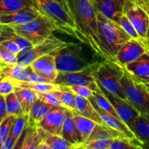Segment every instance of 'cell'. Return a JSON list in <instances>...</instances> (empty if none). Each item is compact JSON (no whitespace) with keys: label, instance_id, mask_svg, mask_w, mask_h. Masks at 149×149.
Masks as SVG:
<instances>
[{"label":"cell","instance_id":"6da1fadb","mask_svg":"<svg viewBox=\"0 0 149 149\" xmlns=\"http://www.w3.org/2000/svg\"><path fill=\"white\" fill-rule=\"evenodd\" d=\"M77 31V39L103 59L98 37L97 12L94 0H64Z\"/></svg>","mask_w":149,"mask_h":149},{"label":"cell","instance_id":"7a4b0ae2","mask_svg":"<svg viewBox=\"0 0 149 149\" xmlns=\"http://www.w3.org/2000/svg\"><path fill=\"white\" fill-rule=\"evenodd\" d=\"M97 23L100 47L103 60L113 61L118 51L132 37L119 23L107 18L99 12Z\"/></svg>","mask_w":149,"mask_h":149},{"label":"cell","instance_id":"3957f363","mask_svg":"<svg viewBox=\"0 0 149 149\" xmlns=\"http://www.w3.org/2000/svg\"><path fill=\"white\" fill-rule=\"evenodd\" d=\"M125 71V68L115 61L104 60L103 62L96 63L93 74L101 88L127 100L122 85Z\"/></svg>","mask_w":149,"mask_h":149},{"label":"cell","instance_id":"277c9868","mask_svg":"<svg viewBox=\"0 0 149 149\" xmlns=\"http://www.w3.org/2000/svg\"><path fill=\"white\" fill-rule=\"evenodd\" d=\"M41 13L50 19L58 31L77 39L75 23L65 3L56 0H33Z\"/></svg>","mask_w":149,"mask_h":149},{"label":"cell","instance_id":"5b68a950","mask_svg":"<svg viewBox=\"0 0 149 149\" xmlns=\"http://www.w3.org/2000/svg\"><path fill=\"white\" fill-rule=\"evenodd\" d=\"M52 53L55 57L57 69L61 73L83 71L90 68L95 63L87 59L81 45L74 42H70Z\"/></svg>","mask_w":149,"mask_h":149},{"label":"cell","instance_id":"8992f818","mask_svg":"<svg viewBox=\"0 0 149 149\" xmlns=\"http://www.w3.org/2000/svg\"><path fill=\"white\" fill-rule=\"evenodd\" d=\"M11 26L18 34L26 38L33 45L44 42L53 35L54 32L58 31L55 23L42 13L27 23Z\"/></svg>","mask_w":149,"mask_h":149},{"label":"cell","instance_id":"52a82bcc","mask_svg":"<svg viewBox=\"0 0 149 149\" xmlns=\"http://www.w3.org/2000/svg\"><path fill=\"white\" fill-rule=\"evenodd\" d=\"M122 85L127 100L140 113H149V93L146 86L135 79L126 70L122 78Z\"/></svg>","mask_w":149,"mask_h":149},{"label":"cell","instance_id":"ba28073f","mask_svg":"<svg viewBox=\"0 0 149 149\" xmlns=\"http://www.w3.org/2000/svg\"><path fill=\"white\" fill-rule=\"evenodd\" d=\"M69 43L52 35L44 42L34 45L29 50L19 54L17 55V64L22 66H29L37 58L47 54L52 53L56 49L66 46Z\"/></svg>","mask_w":149,"mask_h":149},{"label":"cell","instance_id":"9c48e42d","mask_svg":"<svg viewBox=\"0 0 149 149\" xmlns=\"http://www.w3.org/2000/svg\"><path fill=\"white\" fill-rule=\"evenodd\" d=\"M97 61L87 69L71 73L59 72L55 83L61 86H85L94 92H100V86L93 76V71Z\"/></svg>","mask_w":149,"mask_h":149},{"label":"cell","instance_id":"30bf717a","mask_svg":"<svg viewBox=\"0 0 149 149\" xmlns=\"http://www.w3.org/2000/svg\"><path fill=\"white\" fill-rule=\"evenodd\" d=\"M125 14L132 23L141 39L147 42L149 16L145 8L138 3L127 0Z\"/></svg>","mask_w":149,"mask_h":149},{"label":"cell","instance_id":"8fae6325","mask_svg":"<svg viewBox=\"0 0 149 149\" xmlns=\"http://www.w3.org/2000/svg\"><path fill=\"white\" fill-rule=\"evenodd\" d=\"M148 50L149 47L146 42L141 39L132 38L118 51L113 61L121 66L125 67Z\"/></svg>","mask_w":149,"mask_h":149},{"label":"cell","instance_id":"7c38bea8","mask_svg":"<svg viewBox=\"0 0 149 149\" xmlns=\"http://www.w3.org/2000/svg\"><path fill=\"white\" fill-rule=\"evenodd\" d=\"M0 77L10 79L13 82L16 81H31V82H47L44 79L36 75L31 65L22 66L18 64L0 65Z\"/></svg>","mask_w":149,"mask_h":149},{"label":"cell","instance_id":"4fadbf2b","mask_svg":"<svg viewBox=\"0 0 149 149\" xmlns=\"http://www.w3.org/2000/svg\"><path fill=\"white\" fill-rule=\"evenodd\" d=\"M100 89L113 106L119 118L130 127L141 115L140 112L130 103L128 100L122 98L101 87Z\"/></svg>","mask_w":149,"mask_h":149},{"label":"cell","instance_id":"5bb4252c","mask_svg":"<svg viewBox=\"0 0 149 149\" xmlns=\"http://www.w3.org/2000/svg\"><path fill=\"white\" fill-rule=\"evenodd\" d=\"M32 70L47 82L55 83L59 71L57 69L55 57L52 53L47 54L35 60L30 64Z\"/></svg>","mask_w":149,"mask_h":149},{"label":"cell","instance_id":"9a60e30c","mask_svg":"<svg viewBox=\"0 0 149 149\" xmlns=\"http://www.w3.org/2000/svg\"><path fill=\"white\" fill-rule=\"evenodd\" d=\"M66 111L67 109L62 106H54L39 122L38 127L49 134L62 136Z\"/></svg>","mask_w":149,"mask_h":149},{"label":"cell","instance_id":"2e32d148","mask_svg":"<svg viewBox=\"0 0 149 149\" xmlns=\"http://www.w3.org/2000/svg\"><path fill=\"white\" fill-rule=\"evenodd\" d=\"M41 14V12L36 5L23 7L16 11L0 15V24L20 25L27 23Z\"/></svg>","mask_w":149,"mask_h":149},{"label":"cell","instance_id":"e0dca14e","mask_svg":"<svg viewBox=\"0 0 149 149\" xmlns=\"http://www.w3.org/2000/svg\"><path fill=\"white\" fill-rule=\"evenodd\" d=\"M127 0H97L94 1L97 12L107 18L119 23L125 14Z\"/></svg>","mask_w":149,"mask_h":149},{"label":"cell","instance_id":"ac0fdd59","mask_svg":"<svg viewBox=\"0 0 149 149\" xmlns=\"http://www.w3.org/2000/svg\"><path fill=\"white\" fill-rule=\"evenodd\" d=\"M89 100L91 101V103H93V105L94 106V107L95 108V109L97 110V111L98 112L99 114L101 116L102 119H103V122L106 125L110 127L113 128V129L119 131L120 132H122V134L127 136L129 138H132V139H135L137 138L135 137V134L132 132V131L131 130L130 128L119 117H116V116H113V115L110 114V113H107L106 111H105L104 110L101 109L100 107H99L98 105L96 103L95 100L93 98V96L92 97H90Z\"/></svg>","mask_w":149,"mask_h":149},{"label":"cell","instance_id":"d6986e66","mask_svg":"<svg viewBox=\"0 0 149 149\" xmlns=\"http://www.w3.org/2000/svg\"><path fill=\"white\" fill-rule=\"evenodd\" d=\"M45 133L46 131L39 127H28L25 130V135L21 143L17 144L15 148L37 149L44 141Z\"/></svg>","mask_w":149,"mask_h":149},{"label":"cell","instance_id":"ffe728a7","mask_svg":"<svg viewBox=\"0 0 149 149\" xmlns=\"http://www.w3.org/2000/svg\"><path fill=\"white\" fill-rule=\"evenodd\" d=\"M62 137L71 143L78 146L79 148H82L84 143L74 122L72 111L68 109L66 111L65 121L63 127Z\"/></svg>","mask_w":149,"mask_h":149},{"label":"cell","instance_id":"44dd1931","mask_svg":"<svg viewBox=\"0 0 149 149\" xmlns=\"http://www.w3.org/2000/svg\"><path fill=\"white\" fill-rule=\"evenodd\" d=\"M124 68L136 79L149 78V50Z\"/></svg>","mask_w":149,"mask_h":149},{"label":"cell","instance_id":"7402d4cb","mask_svg":"<svg viewBox=\"0 0 149 149\" xmlns=\"http://www.w3.org/2000/svg\"><path fill=\"white\" fill-rule=\"evenodd\" d=\"M3 40H11L16 42L20 48V54L34 46L26 38L18 34L10 25L0 24V42Z\"/></svg>","mask_w":149,"mask_h":149},{"label":"cell","instance_id":"603a6c76","mask_svg":"<svg viewBox=\"0 0 149 149\" xmlns=\"http://www.w3.org/2000/svg\"><path fill=\"white\" fill-rule=\"evenodd\" d=\"M74 111L91 119L99 125H105L101 116L89 99L77 95L76 109Z\"/></svg>","mask_w":149,"mask_h":149},{"label":"cell","instance_id":"cb8c5ba5","mask_svg":"<svg viewBox=\"0 0 149 149\" xmlns=\"http://www.w3.org/2000/svg\"><path fill=\"white\" fill-rule=\"evenodd\" d=\"M54 106L39 98L31 109L28 116V127H38L39 122L50 111Z\"/></svg>","mask_w":149,"mask_h":149},{"label":"cell","instance_id":"d4e9b609","mask_svg":"<svg viewBox=\"0 0 149 149\" xmlns=\"http://www.w3.org/2000/svg\"><path fill=\"white\" fill-rule=\"evenodd\" d=\"M143 146V148L149 149V121L140 115L130 127Z\"/></svg>","mask_w":149,"mask_h":149},{"label":"cell","instance_id":"484cf974","mask_svg":"<svg viewBox=\"0 0 149 149\" xmlns=\"http://www.w3.org/2000/svg\"><path fill=\"white\" fill-rule=\"evenodd\" d=\"M74 120L77 127L81 135L83 143H86L91 135L92 132L94 130L97 123L82 115L79 114L77 112L72 111Z\"/></svg>","mask_w":149,"mask_h":149},{"label":"cell","instance_id":"4316f807","mask_svg":"<svg viewBox=\"0 0 149 149\" xmlns=\"http://www.w3.org/2000/svg\"><path fill=\"white\" fill-rule=\"evenodd\" d=\"M14 92L20 100L23 114L29 115L31 107L36 101V100L39 98L38 93L30 89L19 87H15Z\"/></svg>","mask_w":149,"mask_h":149},{"label":"cell","instance_id":"83f0119b","mask_svg":"<svg viewBox=\"0 0 149 149\" xmlns=\"http://www.w3.org/2000/svg\"><path fill=\"white\" fill-rule=\"evenodd\" d=\"M124 136H125L124 134L113 128L110 127L106 125H103L97 124L87 142L94 141V140H113L115 138Z\"/></svg>","mask_w":149,"mask_h":149},{"label":"cell","instance_id":"f1b7e54d","mask_svg":"<svg viewBox=\"0 0 149 149\" xmlns=\"http://www.w3.org/2000/svg\"><path fill=\"white\" fill-rule=\"evenodd\" d=\"M15 87L30 89L36 93H46L61 90V85L50 82H31V81H16L13 82Z\"/></svg>","mask_w":149,"mask_h":149},{"label":"cell","instance_id":"f546056e","mask_svg":"<svg viewBox=\"0 0 149 149\" xmlns=\"http://www.w3.org/2000/svg\"><path fill=\"white\" fill-rule=\"evenodd\" d=\"M61 90L54 91L55 94L59 98L61 105L63 107L71 111H75L77 95L74 94L68 87L61 86Z\"/></svg>","mask_w":149,"mask_h":149},{"label":"cell","instance_id":"4dcf8cb0","mask_svg":"<svg viewBox=\"0 0 149 149\" xmlns=\"http://www.w3.org/2000/svg\"><path fill=\"white\" fill-rule=\"evenodd\" d=\"M43 141L46 143L49 149H79L78 146L71 143L62 136L52 135L47 132Z\"/></svg>","mask_w":149,"mask_h":149},{"label":"cell","instance_id":"1f68e13d","mask_svg":"<svg viewBox=\"0 0 149 149\" xmlns=\"http://www.w3.org/2000/svg\"><path fill=\"white\" fill-rule=\"evenodd\" d=\"M33 5V0H0V15Z\"/></svg>","mask_w":149,"mask_h":149},{"label":"cell","instance_id":"d6a6232c","mask_svg":"<svg viewBox=\"0 0 149 149\" xmlns=\"http://www.w3.org/2000/svg\"><path fill=\"white\" fill-rule=\"evenodd\" d=\"M109 149H143L138 138L132 139L126 136L113 140Z\"/></svg>","mask_w":149,"mask_h":149},{"label":"cell","instance_id":"836d02e7","mask_svg":"<svg viewBox=\"0 0 149 149\" xmlns=\"http://www.w3.org/2000/svg\"><path fill=\"white\" fill-rule=\"evenodd\" d=\"M5 100L7 114L14 115L17 117L23 114L21 104L15 92L5 95Z\"/></svg>","mask_w":149,"mask_h":149},{"label":"cell","instance_id":"e575fe53","mask_svg":"<svg viewBox=\"0 0 149 149\" xmlns=\"http://www.w3.org/2000/svg\"><path fill=\"white\" fill-rule=\"evenodd\" d=\"M28 116L29 115L23 114L16 118V120L12 129L11 134L10 135L12 139L15 142V143H17V141L20 140L22 134L27 128Z\"/></svg>","mask_w":149,"mask_h":149},{"label":"cell","instance_id":"d590c367","mask_svg":"<svg viewBox=\"0 0 149 149\" xmlns=\"http://www.w3.org/2000/svg\"><path fill=\"white\" fill-rule=\"evenodd\" d=\"M93 98L95 99L96 103L98 105L99 107L101 108L103 110H104L105 111L110 113V114L119 118V115L117 114L113 106H112V104L110 103L109 99L106 97V96L103 94L102 90L100 92H94Z\"/></svg>","mask_w":149,"mask_h":149},{"label":"cell","instance_id":"8d00e7d4","mask_svg":"<svg viewBox=\"0 0 149 149\" xmlns=\"http://www.w3.org/2000/svg\"><path fill=\"white\" fill-rule=\"evenodd\" d=\"M16 118L17 116L14 115H8L0 123V145L11 134L12 129L16 120Z\"/></svg>","mask_w":149,"mask_h":149},{"label":"cell","instance_id":"74e56055","mask_svg":"<svg viewBox=\"0 0 149 149\" xmlns=\"http://www.w3.org/2000/svg\"><path fill=\"white\" fill-rule=\"evenodd\" d=\"M17 63V55L9 52L2 45L0 44V65H14Z\"/></svg>","mask_w":149,"mask_h":149},{"label":"cell","instance_id":"f35d334b","mask_svg":"<svg viewBox=\"0 0 149 149\" xmlns=\"http://www.w3.org/2000/svg\"><path fill=\"white\" fill-rule=\"evenodd\" d=\"M119 24L123 28L124 30H125V31L132 38V39H141L140 35L138 34V31H137L136 29H135V28L134 27L132 23H131V21L129 20L127 16L125 14H124L122 16L120 20H119Z\"/></svg>","mask_w":149,"mask_h":149},{"label":"cell","instance_id":"ab89813d","mask_svg":"<svg viewBox=\"0 0 149 149\" xmlns=\"http://www.w3.org/2000/svg\"><path fill=\"white\" fill-rule=\"evenodd\" d=\"M113 140H94L83 144V149H109Z\"/></svg>","mask_w":149,"mask_h":149},{"label":"cell","instance_id":"60d3db41","mask_svg":"<svg viewBox=\"0 0 149 149\" xmlns=\"http://www.w3.org/2000/svg\"><path fill=\"white\" fill-rule=\"evenodd\" d=\"M70 90L73 92L77 95L90 99L94 95V91L85 86H70L68 87Z\"/></svg>","mask_w":149,"mask_h":149},{"label":"cell","instance_id":"b9f144b4","mask_svg":"<svg viewBox=\"0 0 149 149\" xmlns=\"http://www.w3.org/2000/svg\"><path fill=\"white\" fill-rule=\"evenodd\" d=\"M15 85L10 79L0 77V94L7 95L15 91Z\"/></svg>","mask_w":149,"mask_h":149},{"label":"cell","instance_id":"7bdbcfd3","mask_svg":"<svg viewBox=\"0 0 149 149\" xmlns=\"http://www.w3.org/2000/svg\"><path fill=\"white\" fill-rule=\"evenodd\" d=\"M38 95L40 99H42L45 103H48L49 105H52L53 106H61V102L58 96L55 94L54 92H49L46 93H38Z\"/></svg>","mask_w":149,"mask_h":149},{"label":"cell","instance_id":"ee69618b","mask_svg":"<svg viewBox=\"0 0 149 149\" xmlns=\"http://www.w3.org/2000/svg\"><path fill=\"white\" fill-rule=\"evenodd\" d=\"M0 44L2 45L11 53L16 55H18L20 54V48L16 42L11 40H3L0 42Z\"/></svg>","mask_w":149,"mask_h":149},{"label":"cell","instance_id":"f6af8a7d","mask_svg":"<svg viewBox=\"0 0 149 149\" xmlns=\"http://www.w3.org/2000/svg\"><path fill=\"white\" fill-rule=\"evenodd\" d=\"M8 116L6 107L5 96L0 94V123Z\"/></svg>","mask_w":149,"mask_h":149},{"label":"cell","instance_id":"bcb514c9","mask_svg":"<svg viewBox=\"0 0 149 149\" xmlns=\"http://www.w3.org/2000/svg\"><path fill=\"white\" fill-rule=\"evenodd\" d=\"M16 143L9 136L0 145V149H13L15 148Z\"/></svg>","mask_w":149,"mask_h":149},{"label":"cell","instance_id":"7dc6e473","mask_svg":"<svg viewBox=\"0 0 149 149\" xmlns=\"http://www.w3.org/2000/svg\"><path fill=\"white\" fill-rule=\"evenodd\" d=\"M130 1H135L141 5H148L149 6V0H130Z\"/></svg>","mask_w":149,"mask_h":149},{"label":"cell","instance_id":"c3c4849f","mask_svg":"<svg viewBox=\"0 0 149 149\" xmlns=\"http://www.w3.org/2000/svg\"><path fill=\"white\" fill-rule=\"evenodd\" d=\"M133 78H134V77H133ZM134 79H135V78H134ZM136 80L138 81H139V82L142 83V84H145V85H146V86H148V87H149V78L146 79H141V80L136 79Z\"/></svg>","mask_w":149,"mask_h":149},{"label":"cell","instance_id":"681fc988","mask_svg":"<svg viewBox=\"0 0 149 149\" xmlns=\"http://www.w3.org/2000/svg\"><path fill=\"white\" fill-rule=\"evenodd\" d=\"M141 116H143L145 119H146L147 120L149 121V113H142V114H141Z\"/></svg>","mask_w":149,"mask_h":149},{"label":"cell","instance_id":"f907efd6","mask_svg":"<svg viewBox=\"0 0 149 149\" xmlns=\"http://www.w3.org/2000/svg\"><path fill=\"white\" fill-rule=\"evenodd\" d=\"M142 6L144 7V8H145V10H146V12L148 13V15L149 16V6H148V5H142Z\"/></svg>","mask_w":149,"mask_h":149},{"label":"cell","instance_id":"816d5d0a","mask_svg":"<svg viewBox=\"0 0 149 149\" xmlns=\"http://www.w3.org/2000/svg\"><path fill=\"white\" fill-rule=\"evenodd\" d=\"M146 40H147V43H148V47H149V26H148V31H147V38H146Z\"/></svg>","mask_w":149,"mask_h":149},{"label":"cell","instance_id":"f5cc1de1","mask_svg":"<svg viewBox=\"0 0 149 149\" xmlns=\"http://www.w3.org/2000/svg\"><path fill=\"white\" fill-rule=\"evenodd\" d=\"M56 1H60V2H62V3H65L64 2V0H56Z\"/></svg>","mask_w":149,"mask_h":149},{"label":"cell","instance_id":"db71d44e","mask_svg":"<svg viewBox=\"0 0 149 149\" xmlns=\"http://www.w3.org/2000/svg\"><path fill=\"white\" fill-rule=\"evenodd\" d=\"M144 85H145V84H144ZM145 86H146V87L147 90H148V93H149V87H148V86H146V85H145Z\"/></svg>","mask_w":149,"mask_h":149},{"label":"cell","instance_id":"11a10c76","mask_svg":"<svg viewBox=\"0 0 149 149\" xmlns=\"http://www.w3.org/2000/svg\"><path fill=\"white\" fill-rule=\"evenodd\" d=\"M94 1H97V0H94Z\"/></svg>","mask_w":149,"mask_h":149}]
</instances>
